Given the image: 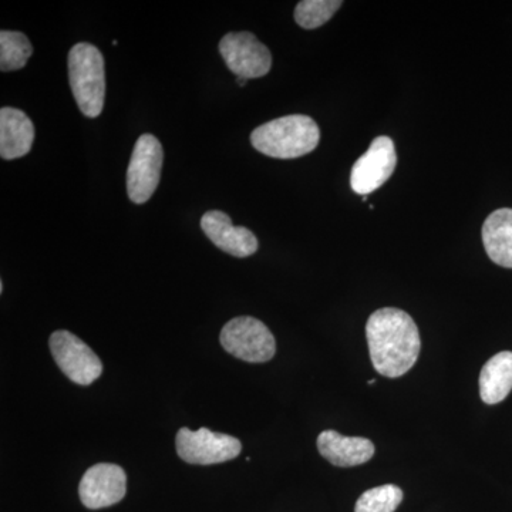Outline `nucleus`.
I'll list each match as a JSON object with an SVG mask.
<instances>
[{
  "instance_id": "1",
  "label": "nucleus",
  "mask_w": 512,
  "mask_h": 512,
  "mask_svg": "<svg viewBox=\"0 0 512 512\" xmlns=\"http://www.w3.org/2000/svg\"><path fill=\"white\" fill-rule=\"evenodd\" d=\"M366 338L373 366L384 377L406 375L419 359V329L412 316L402 309L373 312L367 320Z\"/></svg>"
},
{
  "instance_id": "2",
  "label": "nucleus",
  "mask_w": 512,
  "mask_h": 512,
  "mask_svg": "<svg viewBox=\"0 0 512 512\" xmlns=\"http://www.w3.org/2000/svg\"><path fill=\"white\" fill-rule=\"evenodd\" d=\"M319 141L318 124L311 117L302 114L268 121L256 127L251 134V143L255 150L279 160L306 156L318 147Z\"/></svg>"
},
{
  "instance_id": "3",
  "label": "nucleus",
  "mask_w": 512,
  "mask_h": 512,
  "mask_svg": "<svg viewBox=\"0 0 512 512\" xmlns=\"http://www.w3.org/2000/svg\"><path fill=\"white\" fill-rule=\"evenodd\" d=\"M70 87L84 116L96 119L106 100L104 57L92 43H77L67 57Z\"/></svg>"
},
{
  "instance_id": "4",
  "label": "nucleus",
  "mask_w": 512,
  "mask_h": 512,
  "mask_svg": "<svg viewBox=\"0 0 512 512\" xmlns=\"http://www.w3.org/2000/svg\"><path fill=\"white\" fill-rule=\"evenodd\" d=\"M220 342L229 355L248 363H266L275 356L276 342L271 330L252 316L229 320L221 330Z\"/></svg>"
},
{
  "instance_id": "5",
  "label": "nucleus",
  "mask_w": 512,
  "mask_h": 512,
  "mask_svg": "<svg viewBox=\"0 0 512 512\" xmlns=\"http://www.w3.org/2000/svg\"><path fill=\"white\" fill-rule=\"evenodd\" d=\"M164 150L153 134L138 138L127 170V192L134 204H146L158 184L163 170Z\"/></svg>"
},
{
  "instance_id": "6",
  "label": "nucleus",
  "mask_w": 512,
  "mask_h": 512,
  "mask_svg": "<svg viewBox=\"0 0 512 512\" xmlns=\"http://www.w3.org/2000/svg\"><path fill=\"white\" fill-rule=\"evenodd\" d=\"M175 447L178 456L183 458L185 463L197 466H211L234 460L242 450L241 441L235 437L214 433L205 427L197 431L183 427L175 437Z\"/></svg>"
},
{
  "instance_id": "7",
  "label": "nucleus",
  "mask_w": 512,
  "mask_h": 512,
  "mask_svg": "<svg viewBox=\"0 0 512 512\" xmlns=\"http://www.w3.org/2000/svg\"><path fill=\"white\" fill-rule=\"evenodd\" d=\"M50 352L64 375L80 386H90L103 373V363L82 339L67 330L50 336Z\"/></svg>"
},
{
  "instance_id": "8",
  "label": "nucleus",
  "mask_w": 512,
  "mask_h": 512,
  "mask_svg": "<svg viewBox=\"0 0 512 512\" xmlns=\"http://www.w3.org/2000/svg\"><path fill=\"white\" fill-rule=\"evenodd\" d=\"M220 53L237 79H259L271 72V52L252 33H228L221 39Z\"/></svg>"
},
{
  "instance_id": "9",
  "label": "nucleus",
  "mask_w": 512,
  "mask_h": 512,
  "mask_svg": "<svg viewBox=\"0 0 512 512\" xmlns=\"http://www.w3.org/2000/svg\"><path fill=\"white\" fill-rule=\"evenodd\" d=\"M394 141L387 136L376 137L350 171V187L356 194H372L382 187L396 170Z\"/></svg>"
},
{
  "instance_id": "10",
  "label": "nucleus",
  "mask_w": 512,
  "mask_h": 512,
  "mask_svg": "<svg viewBox=\"0 0 512 512\" xmlns=\"http://www.w3.org/2000/svg\"><path fill=\"white\" fill-rule=\"evenodd\" d=\"M126 491V471L110 463L90 467L79 485L80 500L89 510H100L120 503Z\"/></svg>"
},
{
  "instance_id": "11",
  "label": "nucleus",
  "mask_w": 512,
  "mask_h": 512,
  "mask_svg": "<svg viewBox=\"0 0 512 512\" xmlns=\"http://www.w3.org/2000/svg\"><path fill=\"white\" fill-rule=\"evenodd\" d=\"M201 228L215 247L229 255L247 258L258 251L259 242L254 232L245 227H235L225 212H205L201 218Z\"/></svg>"
},
{
  "instance_id": "12",
  "label": "nucleus",
  "mask_w": 512,
  "mask_h": 512,
  "mask_svg": "<svg viewBox=\"0 0 512 512\" xmlns=\"http://www.w3.org/2000/svg\"><path fill=\"white\" fill-rule=\"evenodd\" d=\"M318 450L336 467L362 466L375 456V444L365 437H346L335 430L322 431Z\"/></svg>"
},
{
  "instance_id": "13",
  "label": "nucleus",
  "mask_w": 512,
  "mask_h": 512,
  "mask_svg": "<svg viewBox=\"0 0 512 512\" xmlns=\"http://www.w3.org/2000/svg\"><path fill=\"white\" fill-rule=\"evenodd\" d=\"M35 141V126L22 110L3 107L0 110V156L16 160L29 154Z\"/></svg>"
},
{
  "instance_id": "14",
  "label": "nucleus",
  "mask_w": 512,
  "mask_h": 512,
  "mask_svg": "<svg viewBox=\"0 0 512 512\" xmlns=\"http://www.w3.org/2000/svg\"><path fill=\"white\" fill-rule=\"evenodd\" d=\"M485 252L494 264L512 269V210L494 211L483 225Z\"/></svg>"
},
{
  "instance_id": "15",
  "label": "nucleus",
  "mask_w": 512,
  "mask_h": 512,
  "mask_svg": "<svg viewBox=\"0 0 512 512\" xmlns=\"http://www.w3.org/2000/svg\"><path fill=\"white\" fill-rule=\"evenodd\" d=\"M512 390V352H501L485 363L480 375V396L485 404L503 402Z\"/></svg>"
},
{
  "instance_id": "16",
  "label": "nucleus",
  "mask_w": 512,
  "mask_h": 512,
  "mask_svg": "<svg viewBox=\"0 0 512 512\" xmlns=\"http://www.w3.org/2000/svg\"><path fill=\"white\" fill-rule=\"evenodd\" d=\"M32 53V43L23 33L12 30L0 32V70L3 73L23 69Z\"/></svg>"
},
{
  "instance_id": "17",
  "label": "nucleus",
  "mask_w": 512,
  "mask_h": 512,
  "mask_svg": "<svg viewBox=\"0 0 512 512\" xmlns=\"http://www.w3.org/2000/svg\"><path fill=\"white\" fill-rule=\"evenodd\" d=\"M343 5L342 0H302L295 8V22L303 29H318L328 23Z\"/></svg>"
},
{
  "instance_id": "18",
  "label": "nucleus",
  "mask_w": 512,
  "mask_h": 512,
  "mask_svg": "<svg viewBox=\"0 0 512 512\" xmlns=\"http://www.w3.org/2000/svg\"><path fill=\"white\" fill-rule=\"evenodd\" d=\"M402 501L403 491L397 485H380L360 495L355 512H394Z\"/></svg>"
},
{
  "instance_id": "19",
  "label": "nucleus",
  "mask_w": 512,
  "mask_h": 512,
  "mask_svg": "<svg viewBox=\"0 0 512 512\" xmlns=\"http://www.w3.org/2000/svg\"><path fill=\"white\" fill-rule=\"evenodd\" d=\"M237 82H238L239 86L244 87V86H247V82H248V80H245V79H237Z\"/></svg>"
}]
</instances>
